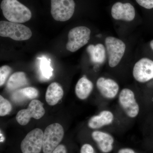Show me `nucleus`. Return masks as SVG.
<instances>
[{"label":"nucleus","mask_w":153,"mask_h":153,"mask_svg":"<svg viewBox=\"0 0 153 153\" xmlns=\"http://www.w3.org/2000/svg\"><path fill=\"white\" fill-rule=\"evenodd\" d=\"M1 8L9 22L20 24L28 22L32 18L30 9L18 0H3Z\"/></svg>","instance_id":"nucleus-1"},{"label":"nucleus","mask_w":153,"mask_h":153,"mask_svg":"<svg viewBox=\"0 0 153 153\" xmlns=\"http://www.w3.org/2000/svg\"><path fill=\"white\" fill-rule=\"evenodd\" d=\"M0 36L15 41H26L32 37V32L28 27L20 23L1 21Z\"/></svg>","instance_id":"nucleus-2"},{"label":"nucleus","mask_w":153,"mask_h":153,"mask_svg":"<svg viewBox=\"0 0 153 153\" xmlns=\"http://www.w3.org/2000/svg\"><path fill=\"white\" fill-rule=\"evenodd\" d=\"M64 134L63 126L59 123H53L48 126L44 133L43 152L52 153L63 140Z\"/></svg>","instance_id":"nucleus-3"},{"label":"nucleus","mask_w":153,"mask_h":153,"mask_svg":"<svg viewBox=\"0 0 153 153\" xmlns=\"http://www.w3.org/2000/svg\"><path fill=\"white\" fill-rule=\"evenodd\" d=\"M90 35L91 30L87 27L79 26L73 28L68 33L66 49L70 52H76L87 44Z\"/></svg>","instance_id":"nucleus-4"},{"label":"nucleus","mask_w":153,"mask_h":153,"mask_svg":"<svg viewBox=\"0 0 153 153\" xmlns=\"http://www.w3.org/2000/svg\"><path fill=\"white\" fill-rule=\"evenodd\" d=\"M105 45L109 66L115 67L120 62L124 55L125 44L120 39L109 36L105 39Z\"/></svg>","instance_id":"nucleus-5"},{"label":"nucleus","mask_w":153,"mask_h":153,"mask_svg":"<svg viewBox=\"0 0 153 153\" xmlns=\"http://www.w3.org/2000/svg\"><path fill=\"white\" fill-rule=\"evenodd\" d=\"M51 13L53 19L66 22L73 16L75 9L74 0H51Z\"/></svg>","instance_id":"nucleus-6"},{"label":"nucleus","mask_w":153,"mask_h":153,"mask_svg":"<svg viewBox=\"0 0 153 153\" xmlns=\"http://www.w3.org/2000/svg\"><path fill=\"white\" fill-rule=\"evenodd\" d=\"M43 103L38 100H33L27 109H22L18 112L16 117L17 122L22 126H26L31 118L38 120L44 116L45 110Z\"/></svg>","instance_id":"nucleus-7"},{"label":"nucleus","mask_w":153,"mask_h":153,"mask_svg":"<svg viewBox=\"0 0 153 153\" xmlns=\"http://www.w3.org/2000/svg\"><path fill=\"white\" fill-rule=\"evenodd\" d=\"M44 133L40 128L28 133L21 143L22 153H40L43 149Z\"/></svg>","instance_id":"nucleus-8"},{"label":"nucleus","mask_w":153,"mask_h":153,"mask_svg":"<svg viewBox=\"0 0 153 153\" xmlns=\"http://www.w3.org/2000/svg\"><path fill=\"white\" fill-rule=\"evenodd\" d=\"M119 101L124 111L129 117L134 118L139 114V106L132 91L128 88L123 89L119 96Z\"/></svg>","instance_id":"nucleus-9"},{"label":"nucleus","mask_w":153,"mask_h":153,"mask_svg":"<svg viewBox=\"0 0 153 153\" xmlns=\"http://www.w3.org/2000/svg\"><path fill=\"white\" fill-rule=\"evenodd\" d=\"M133 74L138 82L144 83L153 79V60L144 57L135 63Z\"/></svg>","instance_id":"nucleus-10"},{"label":"nucleus","mask_w":153,"mask_h":153,"mask_svg":"<svg viewBox=\"0 0 153 153\" xmlns=\"http://www.w3.org/2000/svg\"><path fill=\"white\" fill-rule=\"evenodd\" d=\"M111 16L114 19L131 22L135 16V11L133 6L130 3L123 4L117 2L112 6Z\"/></svg>","instance_id":"nucleus-11"},{"label":"nucleus","mask_w":153,"mask_h":153,"mask_svg":"<svg viewBox=\"0 0 153 153\" xmlns=\"http://www.w3.org/2000/svg\"><path fill=\"white\" fill-rule=\"evenodd\" d=\"M96 85L101 95L107 99L114 98L119 90L117 82L111 79L100 77L97 79Z\"/></svg>","instance_id":"nucleus-12"},{"label":"nucleus","mask_w":153,"mask_h":153,"mask_svg":"<svg viewBox=\"0 0 153 153\" xmlns=\"http://www.w3.org/2000/svg\"><path fill=\"white\" fill-rule=\"evenodd\" d=\"M91 136L102 152L108 153L112 150L114 139L110 134L104 132L95 131L92 132Z\"/></svg>","instance_id":"nucleus-13"},{"label":"nucleus","mask_w":153,"mask_h":153,"mask_svg":"<svg viewBox=\"0 0 153 153\" xmlns=\"http://www.w3.org/2000/svg\"><path fill=\"white\" fill-rule=\"evenodd\" d=\"M114 115L108 111H103L99 114L94 116L88 122V126L92 129H98L112 123Z\"/></svg>","instance_id":"nucleus-14"},{"label":"nucleus","mask_w":153,"mask_h":153,"mask_svg":"<svg viewBox=\"0 0 153 153\" xmlns=\"http://www.w3.org/2000/svg\"><path fill=\"white\" fill-rule=\"evenodd\" d=\"M63 90L61 85L56 82L50 84L47 88L45 98L49 105H55L63 97Z\"/></svg>","instance_id":"nucleus-15"},{"label":"nucleus","mask_w":153,"mask_h":153,"mask_svg":"<svg viewBox=\"0 0 153 153\" xmlns=\"http://www.w3.org/2000/svg\"><path fill=\"white\" fill-rule=\"evenodd\" d=\"M88 53L93 63L101 64L104 63L106 58V49L103 44L89 45L87 48Z\"/></svg>","instance_id":"nucleus-16"},{"label":"nucleus","mask_w":153,"mask_h":153,"mask_svg":"<svg viewBox=\"0 0 153 153\" xmlns=\"http://www.w3.org/2000/svg\"><path fill=\"white\" fill-rule=\"evenodd\" d=\"M28 84V79L25 72L18 71L10 76L7 82V88L10 91H15Z\"/></svg>","instance_id":"nucleus-17"},{"label":"nucleus","mask_w":153,"mask_h":153,"mask_svg":"<svg viewBox=\"0 0 153 153\" xmlns=\"http://www.w3.org/2000/svg\"><path fill=\"white\" fill-rule=\"evenodd\" d=\"M38 95V89L34 87H27L15 91L12 94V98L16 102H22L37 98Z\"/></svg>","instance_id":"nucleus-18"},{"label":"nucleus","mask_w":153,"mask_h":153,"mask_svg":"<svg viewBox=\"0 0 153 153\" xmlns=\"http://www.w3.org/2000/svg\"><path fill=\"white\" fill-rule=\"evenodd\" d=\"M93 88L92 82L86 77H82L76 83L75 86V94L78 98L83 100L89 96Z\"/></svg>","instance_id":"nucleus-19"},{"label":"nucleus","mask_w":153,"mask_h":153,"mask_svg":"<svg viewBox=\"0 0 153 153\" xmlns=\"http://www.w3.org/2000/svg\"><path fill=\"white\" fill-rule=\"evenodd\" d=\"M40 60V71H41V75L44 79H49L52 76V69L50 66V59L48 60L45 57L38 58Z\"/></svg>","instance_id":"nucleus-20"},{"label":"nucleus","mask_w":153,"mask_h":153,"mask_svg":"<svg viewBox=\"0 0 153 153\" xmlns=\"http://www.w3.org/2000/svg\"><path fill=\"white\" fill-rule=\"evenodd\" d=\"M12 109L10 102L2 96H0V116L4 117L9 114Z\"/></svg>","instance_id":"nucleus-21"},{"label":"nucleus","mask_w":153,"mask_h":153,"mask_svg":"<svg viewBox=\"0 0 153 153\" xmlns=\"http://www.w3.org/2000/svg\"><path fill=\"white\" fill-rule=\"evenodd\" d=\"M12 71V68L7 65L2 66L0 68V86H2Z\"/></svg>","instance_id":"nucleus-22"},{"label":"nucleus","mask_w":153,"mask_h":153,"mask_svg":"<svg viewBox=\"0 0 153 153\" xmlns=\"http://www.w3.org/2000/svg\"><path fill=\"white\" fill-rule=\"evenodd\" d=\"M140 6L148 10H153V0H136Z\"/></svg>","instance_id":"nucleus-23"},{"label":"nucleus","mask_w":153,"mask_h":153,"mask_svg":"<svg viewBox=\"0 0 153 153\" xmlns=\"http://www.w3.org/2000/svg\"><path fill=\"white\" fill-rule=\"evenodd\" d=\"M80 153H96L93 147L89 144H85L80 149Z\"/></svg>","instance_id":"nucleus-24"},{"label":"nucleus","mask_w":153,"mask_h":153,"mask_svg":"<svg viewBox=\"0 0 153 153\" xmlns=\"http://www.w3.org/2000/svg\"><path fill=\"white\" fill-rule=\"evenodd\" d=\"M52 153H67V150L65 146L60 144L53 151Z\"/></svg>","instance_id":"nucleus-25"},{"label":"nucleus","mask_w":153,"mask_h":153,"mask_svg":"<svg viewBox=\"0 0 153 153\" xmlns=\"http://www.w3.org/2000/svg\"><path fill=\"white\" fill-rule=\"evenodd\" d=\"M118 153H136L134 151L129 148H124L120 150Z\"/></svg>","instance_id":"nucleus-26"},{"label":"nucleus","mask_w":153,"mask_h":153,"mask_svg":"<svg viewBox=\"0 0 153 153\" xmlns=\"http://www.w3.org/2000/svg\"><path fill=\"white\" fill-rule=\"evenodd\" d=\"M150 47L151 49L153 51V39L150 41Z\"/></svg>","instance_id":"nucleus-27"}]
</instances>
